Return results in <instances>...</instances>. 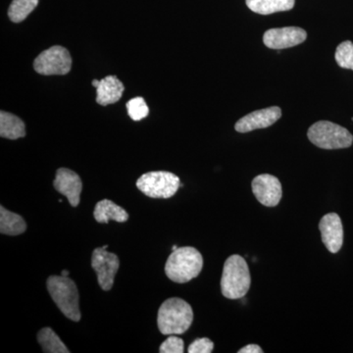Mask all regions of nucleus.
I'll return each instance as SVG.
<instances>
[{"label":"nucleus","instance_id":"obj_1","mask_svg":"<svg viewBox=\"0 0 353 353\" xmlns=\"http://www.w3.org/2000/svg\"><path fill=\"white\" fill-rule=\"evenodd\" d=\"M194 321V311L187 301L179 297L165 301L158 310V329L161 334H182L185 333Z\"/></svg>","mask_w":353,"mask_h":353},{"label":"nucleus","instance_id":"obj_2","mask_svg":"<svg viewBox=\"0 0 353 353\" xmlns=\"http://www.w3.org/2000/svg\"><path fill=\"white\" fill-rule=\"evenodd\" d=\"M203 267L201 253L192 246L176 248L165 265L167 277L178 284H185L201 274Z\"/></svg>","mask_w":353,"mask_h":353},{"label":"nucleus","instance_id":"obj_3","mask_svg":"<svg viewBox=\"0 0 353 353\" xmlns=\"http://www.w3.org/2000/svg\"><path fill=\"white\" fill-rule=\"evenodd\" d=\"M250 268L241 255H231L226 260L221 279V290L223 296L229 299H240L250 290Z\"/></svg>","mask_w":353,"mask_h":353},{"label":"nucleus","instance_id":"obj_4","mask_svg":"<svg viewBox=\"0 0 353 353\" xmlns=\"http://www.w3.org/2000/svg\"><path fill=\"white\" fill-rule=\"evenodd\" d=\"M48 292L57 307L68 319L81 320L80 301L77 285L69 277L50 276L46 282Z\"/></svg>","mask_w":353,"mask_h":353},{"label":"nucleus","instance_id":"obj_5","mask_svg":"<svg viewBox=\"0 0 353 353\" xmlns=\"http://www.w3.org/2000/svg\"><path fill=\"white\" fill-rule=\"evenodd\" d=\"M307 137L313 145L323 150H340L352 146L353 136L345 128L330 121H319L309 128Z\"/></svg>","mask_w":353,"mask_h":353},{"label":"nucleus","instance_id":"obj_6","mask_svg":"<svg viewBox=\"0 0 353 353\" xmlns=\"http://www.w3.org/2000/svg\"><path fill=\"white\" fill-rule=\"evenodd\" d=\"M180 187L179 176L166 171L148 172L137 181V188L152 199H170Z\"/></svg>","mask_w":353,"mask_h":353},{"label":"nucleus","instance_id":"obj_7","mask_svg":"<svg viewBox=\"0 0 353 353\" xmlns=\"http://www.w3.org/2000/svg\"><path fill=\"white\" fill-rule=\"evenodd\" d=\"M71 68V54L63 46H55L44 50L34 61V71L39 75L64 76Z\"/></svg>","mask_w":353,"mask_h":353},{"label":"nucleus","instance_id":"obj_8","mask_svg":"<svg viewBox=\"0 0 353 353\" xmlns=\"http://www.w3.org/2000/svg\"><path fill=\"white\" fill-rule=\"evenodd\" d=\"M120 266L117 255L105 248H97L92 252V267L97 276V282L103 290L112 289L116 274Z\"/></svg>","mask_w":353,"mask_h":353},{"label":"nucleus","instance_id":"obj_9","mask_svg":"<svg viewBox=\"0 0 353 353\" xmlns=\"http://www.w3.org/2000/svg\"><path fill=\"white\" fill-rule=\"evenodd\" d=\"M252 187L257 201L267 208H275L282 199V185L277 176L269 174L255 176Z\"/></svg>","mask_w":353,"mask_h":353},{"label":"nucleus","instance_id":"obj_10","mask_svg":"<svg viewBox=\"0 0 353 353\" xmlns=\"http://www.w3.org/2000/svg\"><path fill=\"white\" fill-rule=\"evenodd\" d=\"M307 32L299 27L278 28L264 32L263 43L271 50H285L304 43Z\"/></svg>","mask_w":353,"mask_h":353},{"label":"nucleus","instance_id":"obj_11","mask_svg":"<svg viewBox=\"0 0 353 353\" xmlns=\"http://www.w3.org/2000/svg\"><path fill=\"white\" fill-rule=\"evenodd\" d=\"M282 117V110L278 106L253 111L245 117L241 118L234 125V130L239 132H248L254 130L265 129L272 126Z\"/></svg>","mask_w":353,"mask_h":353},{"label":"nucleus","instance_id":"obj_12","mask_svg":"<svg viewBox=\"0 0 353 353\" xmlns=\"http://www.w3.org/2000/svg\"><path fill=\"white\" fill-rule=\"evenodd\" d=\"M53 185L58 192L67 197L73 208L79 205L83 183L78 174L67 168L58 169Z\"/></svg>","mask_w":353,"mask_h":353},{"label":"nucleus","instance_id":"obj_13","mask_svg":"<svg viewBox=\"0 0 353 353\" xmlns=\"http://www.w3.org/2000/svg\"><path fill=\"white\" fill-rule=\"evenodd\" d=\"M323 243L331 253L340 252L343 243V228L340 216L329 213L319 223Z\"/></svg>","mask_w":353,"mask_h":353},{"label":"nucleus","instance_id":"obj_14","mask_svg":"<svg viewBox=\"0 0 353 353\" xmlns=\"http://www.w3.org/2000/svg\"><path fill=\"white\" fill-rule=\"evenodd\" d=\"M124 90V85L117 77H105L97 88V102L101 106L116 103L120 101Z\"/></svg>","mask_w":353,"mask_h":353},{"label":"nucleus","instance_id":"obj_15","mask_svg":"<svg viewBox=\"0 0 353 353\" xmlns=\"http://www.w3.org/2000/svg\"><path fill=\"white\" fill-rule=\"evenodd\" d=\"M94 216L97 222L103 223V224H108L110 220L124 223L129 219L127 211L109 199L97 202L94 208Z\"/></svg>","mask_w":353,"mask_h":353},{"label":"nucleus","instance_id":"obj_16","mask_svg":"<svg viewBox=\"0 0 353 353\" xmlns=\"http://www.w3.org/2000/svg\"><path fill=\"white\" fill-rule=\"evenodd\" d=\"M245 3L253 12L260 15H270L292 10L296 0H245Z\"/></svg>","mask_w":353,"mask_h":353},{"label":"nucleus","instance_id":"obj_17","mask_svg":"<svg viewBox=\"0 0 353 353\" xmlns=\"http://www.w3.org/2000/svg\"><path fill=\"white\" fill-rule=\"evenodd\" d=\"M0 136L8 139H18L26 136L25 123L13 114L0 113Z\"/></svg>","mask_w":353,"mask_h":353},{"label":"nucleus","instance_id":"obj_18","mask_svg":"<svg viewBox=\"0 0 353 353\" xmlns=\"http://www.w3.org/2000/svg\"><path fill=\"white\" fill-rule=\"evenodd\" d=\"M27 230V224L20 215L10 212L0 206V233L8 236H18Z\"/></svg>","mask_w":353,"mask_h":353},{"label":"nucleus","instance_id":"obj_19","mask_svg":"<svg viewBox=\"0 0 353 353\" xmlns=\"http://www.w3.org/2000/svg\"><path fill=\"white\" fill-rule=\"evenodd\" d=\"M38 341L46 353H69L70 350L51 328H43L39 332Z\"/></svg>","mask_w":353,"mask_h":353},{"label":"nucleus","instance_id":"obj_20","mask_svg":"<svg viewBox=\"0 0 353 353\" xmlns=\"http://www.w3.org/2000/svg\"><path fill=\"white\" fill-rule=\"evenodd\" d=\"M38 4L39 0H13L8 9L9 19L13 23L23 22Z\"/></svg>","mask_w":353,"mask_h":353},{"label":"nucleus","instance_id":"obj_21","mask_svg":"<svg viewBox=\"0 0 353 353\" xmlns=\"http://www.w3.org/2000/svg\"><path fill=\"white\" fill-rule=\"evenodd\" d=\"M336 63L341 68L350 69L353 71V43L352 41H343L336 48Z\"/></svg>","mask_w":353,"mask_h":353},{"label":"nucleus","instance_id":"obj_22","mask_svg":"<svg viewBox=\"0 0 353 353\" xmlns=\"http://www.w3.org/2000/svg\"><path fill=\"white\" fill-rule=\"evenodd\" d=\"M128 114L134 121H141L150 113L148 104L143 97H134L127 103Z\"/></svg>","mask_w":353,"mask_h":353},{"label":"nucleus","instance_id":"obj_23","mask_svg":"<svg viewBox=\"0 0 353 353\" xmlns=\"http://www.w3.org/2000/svg\"><path fill=\"white\" fill-rule=\"evenodd\" d=\"M183 352H185L183 341L176 336V334H170L159 348V352L161 353H183Z\"/></svg>","mask_w":353,"mask_h":353},{"label":"nucleus","instance_id":"obj_24","mask_svg":"<svg viewBox=\"0 0 353 353\" xmlns=\"http://www.w3.org/2000/svg\"><path fill=\"white\" fill-rule=\"evenodd\" d=\"M214 348V343L208 338L197 339L190 343L188 352L189 353H210Z\"/></svg>","mask_w":353,"mask_h":353},{"label":"nucleus","instance_id":"obj_25","mask_svg":"<svg viewBox=\"0 0 353 353\" xmlns=\"http://www.w3.org/2000/svg\"><path fill=\"white\" fill-rule=\"evenodd\" d=\"M263 350H261V347L257 345H248L246 347L241 348L239 350V353H262Z\"/></svg>","mask_w":353,"mask_h":353},{"label":"nucleus","instance_id":"obj_26","mask_svg":"<svg viewBox=\"0 0 353 353\" xmlns=\"http://www.w3.org/2000/svg\"><path fill=\"white\" fill-rule=\"evenodd\" d=\"M99 83H101V81H99V80L92 81V87H94L95 88H97V87H99Z\"/></svg>","mask_w":353,"mask_h":353},{"label":"nucleus","instance_id":"obj_27","mask_svg":"<svg viewBox=\"0 0 353 353\" xmlns=\"http://www.w3.org/2000/svg\"><path fill=\"white\" fill-rule=\"evenodd\" d=\"M61 275L64 276V277H68L69 272L67 270H63V271H62Z\"/></svg>","mask_w":353,"mask_h":353},{"label":"nucleus","instance_id":"obj_28","mask_svg":"<svg viewBox=\"0 0 353 353\" xmlns=\"http://www.w3.org/2000/svg\"><path fill=\"white\" fill-rule=\"evenodd\" d=\"M176 248H176V245H173V248H172V250H173V252H174V250H176Z\"/></svg>","mask_w":353,"mask_h":353}]
</instances>
